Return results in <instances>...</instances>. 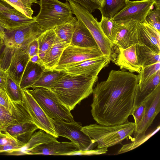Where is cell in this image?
<instances>
[{
    "label": "cell",
    "mask_w": 160,
    "mask_h": 160,
    "mask_svg": "<svg viewBox=\"0 0 160 160\" xmlns=\"http://www.w3.org/2000/svg\"><path fill=\"white\" fill-rule=\"evenodd\" d=\"M138 75L129 72L112 70L107 79L93 89L91 113L99 124L113 125L127 121L134 109Z\"/></svg>",
    "instance_id": "obj_1"
},
{
    "label": "cell",
    "mask_w": 160,
    "mask_h": 160,
    "mask_svg": "<svg viewBox=\"0 0 160 160\" xmlns=\"http://www.w3.org/2000/svg\"><path fill=\"white\" fill-rule=\"evenodd\" d=\"M98 77L72 76L66 74L51 90L71 111L92 93Z\"/></svg>",
    "instance_id": "obj_2"
},
{
    "label": "cell",
    "mask_w": 160,
    "mask_h": 160,
    "mask_svg": "<svg viewBox=\"0 0 160 160\" xmlns=\"http://www.w3.org/2000/svg\"><path fill=\"white\" fill-rule=\"evenodd\" d=\"M135 128L134 122L128 121L113 125L90 124L82 127V131L96 143L98 148H102L121 144L124 139L131 138Z\"/></svg>",
    "instance_id": "obj_3"
},
{
    "label": "cell",
    "mask_w": 160,
    "mask_h": 160,
    "mask_svg": "<svg viewBox=\"0 0 160 160\" xmlns=\"http://www.w3.org/2000/svg\"><path fill=\"white\" fill-rule=\"evenodd\" d=\"M38 4L40 9L35 17L36 21L43 31L65 22L73 16L68 1L39 0Z\"/></svg>",
    "instance_id": "obj_4"
},
{
    "label": "cell",
    "mask_w": 160,
    "mask_h": 160,
    "mask_svg": "<svg viewBox=\"0 0 160 160\" xmlns=\"http://www.w3.org/2000/svg\"><path fill=\"white\" fill-rule=\"evenodd\" d=\"M55 131L58 136L70 140L78 148L81 154L91 155L104 154L103 148L94 150L97 146L96 143L82 131L80 122L74 121L67 122L62 120L52 119Z\"/></svg>",
    "instance_id": "obj_5"
},
{
    "label": "cell",
    "mask_w": 160,
    "mask_h": 160,
    "mask_svg": "<svg viewBox=\"0 0 160 160\" xmlns=\"http://www.w3.org/2000/svg\"><path fill=\"white\" fill-rule=\"evenodd\" d=\"M145 110L142 119L136 126L132 142L124 145L118 151L122 153L138 147L146 137L145 133L160 111V84L144 101Z\"/></svg>",
    "instance_id": "obj_6"
},
{
    "label": "cell",
    "mask_w": 160,
    "mask_h": 160,
    "mask_svg": "<svg viewBox=\"0 0 160 160\" xmlns=\"http://www.w3.org/2000/svg\"><path fill=\"white\" fill-rule=\"evenodd\" d=\"M27 90L50 118L67 122L74 121L71 111L51 90L39 87Z\"/></svg>",
    "instance_id": "obj_7"
},
{
    "label": "cell",
    "mask_w": 160,
    "mask_h": 160,
    "mask_svg": "<svg viewBox=\"0 0 160 160\" xmlns=\"http://www.w3.org/2000/svg\"><path fill=\"white\" fill-rule=\"evenodd\" d=\"M68 1L78 20L88 29L103 54L110 59L112 44L102 32L97 19L78 3L71 0Z\"/></svg>",
    "instance_id": "obj_8"
},
{
    "label": "cell",
    "mask_w": 160,
    "mask_h": 160,
    "mask_svg": "<svg viewBox=\"0 0 160 160\" xmlns=\"http://www.w3.org/2000/svg\"><path fill=\"white\" fill-rule=\"evenodd\" d=\"M43 32L36 22L17 29L5 31L3 45L7 48L23 50Z\"/></svg>",
    "instance_id": "obj_9"
},
{
    "label": "cell",
    "mask_w": 160,
    "mask_h": 160,
    "mask_svg": "<svg viewBox=\"0 0 160 160\" xmlns=\"http://www.w3.org/2000/svg\"><path fill=\"white\" fill-rule=\"evenodd\" d=\"M103 55L98 47L84 48L70 44L63 51L54 70L62 71L77 63Z\"/></svg>",
    "instance_id": "obj_10"
},
{
    "label": "cell",
    "mask_w": 160,
    "mask_h": 160,
    "mask_svg": "<svg viewBox=\"0 0 160 160\" xmlns=\"http://www.w3.org/2000/svg\"><path fill=\"white\" fill-rule=\"evenodd\" d=\"M22 91V101L34 122L39 129L58 138L52 119L47 115L27 89Z\"/></svg>",
    "instance_id": "obj_11"
},
{
    "label": "cell",
    "mask_w": 160,
    "mask_h": 160,
    "mask_svg": "<svg viewBox=\"0 0 160 160\" xmlns=\"http://www.w3.org/2000/svg\"><path fill=\"white\" fill-rule=\"evenodd\" d=\"M154 4V2L150 0H128L125 7L112 19L118 22L133 20L142 23L149 12L153 9Z\"/></svg>",
    "instance_id": "obj_12"
},
{
    "label": "cell",
    "mask_w": 160,
    "mask_h": 160,
    "mask_svg": "<svg viewBox=\"0 0 160 160\" xmlns=\"http://www.w3.org/2000/svg\"><path fill=\"white\" fill-rule=\"evenodd\" d=\"M160 32L145 21L138 22L132 38L134 44L144 45L160 53Z\"/></svg>",
    "instance_id": "obj_13"
},
{
    "label": "cell",
    "mask_w": 160,
    "mask_h": 160,
    "mask_svg": "<svg viewBox=\"0 0 160 160\" xmlns=\"http://www.w3.org/2000/svg\"><path fill=\"white\" fill-rule=\"evenodd\" d=\"M78 147L72 142L52 141L39 145L25 152L24 155H72L80 154Z\"/></svg>",
    "instance_id": "obj_14"
},
{
    "label": "cell",
    "mask_w": 160,
    "mask_h": 160,
    "mask_svg": "<svg viewBox=\"0 0 160 160\" xmlns=\"http://www.w3.org/2000/svg\"><path fill=\"white\" fill-rule=\"evenodd\" d=\"M110 61V58L103 55L77 63L61 71L72 76L96 77Z\"/></svg>",
    "instance_id": "obj_15"
},
{
    "label": "cell",
    "mask_w": 160,
    "mask_h": 160,
    "mask_svg": "<svg viewBox=\"0 0 160 160\" xmlns=\"http://www.w3.org/2000/svg\"><path fill=\"white\" fill-rule=\"evenodd\" d=\"M110 60L121 69L131 73L140 72L141 67L138 63L135 44L126 48H112Z\"/></svg>",
    "instance_id": "obj_16"
},
{
    "label": "cell",
    "mask_w": 160,
    "mask_h": 160,
    "mask_svg": "<svg viewBox=\"0 0 160 160\" xmlns=\"http://www.w3.org/2000/svg\"><path fill=\"white\" fill-rule=\"evenodd\" d=\"M10 49L11 54L6 71L13 81L20 86L23 73L30 58L21 49Z\"/></svg>",
    "instance_id": "obj_17"
},
{
    "label": "cell",
    "mask_w": 160,
    "mask_h": 160,
    "mask_svg": "<svg viewBox=\"0 0 160 160\" xmlns=\"http://www.w3.org/2000/svg\"><path fill=\"white\" fill-rule=\"evenodd\" d=\"M36 22L35 17L29 18L14 8L0 12V25L6 30H15Z\"/></svg>",
    "instance_id": "obj_18"
},
{
    "label": "cell",
    "mask_w": 160,
    "mask_h": 160,
    "mask_svg": "<svg viewBox=\"0 0 160 160\" xmlns=\"http://www.w3.org/2000/svg\"><path fill=\"white\" fill-rule=\"evenodd\" d=\"M115 22L116 25L117 33L112 48H126L134 44L132 35L138 22L133 20Z\"/></svg>",
    "instance_id": "obj_19"
},
{
    "label": "cell",
    "mask_w": 160,
    "mask_h": 160,
    "mask_svg": "<svg viewBox=\"0 0 160 160\" xmlns=\"http://www.w3.org/2000/svg\"><path fill=\"white\" fill-rule=\"evenodd\" d=\"M70 42L63 41L56 36L52 47L42 60L45 70L54 69L63 51Z\"/></svg>",
    "instance_id": "obj_20"
},
{
    "label": "cell",
    "mask_w": 160,
    "mask_h": 160,
    "mask_svg": "<svg viewBox=\"0 0 160 160\" xmlns=\"http://www.w3.org/2000/svg\"><path fill=\"white\" fill-rule=\"evenodd\" d=\"M70 44L84 48L98 47L88 29L83 23L78 21L75 27Z\"/></svg>",
    "instance_id": "obj_21"
},
{
    "label": "cell",
    "mask_w": 160,
    "mask_h": 160,
    "mask_svg": "<svg viewBox=\"0 0 160 160\" xmlns=\"http://www.w3.org/2000/svg\"><path fill=\"white\" fill-rule=\"evenodd\" d=\"M57 141V138L40 129L33 134L29 141L20 148L8 152L7 155H24L25 152L39 145L48 142Z\"/></svg>",
    "instance_id": "obj_22"
},
{
    "label": "cell",
    "mask_w": 160,
    "mask_h": 160,
    "mask_svg": "<svg viewBox=\"0 0 160 160\" xmlns=\"http://www.w3.org/2000/svg\"><path fill=\"white\" fill-rule=\"evenodd\" d=\"M39 129L32 122H27L11 125L7 128L6 132L12 137L26 144L34 132Z\"/></svg>",
    "instance_id": "obj_23"
},
{
    "label": "cell",
    "mask_w": 160,
    "mask_h": 160,
    "mask_svg": "<svg viewBox=\"0 0 160 160\" xmlns=\"http://www.w3.org/2000/svg\"><path fill=\"white\" fill-rule=\"evenodd\" d=\"M45 70L43 65L33 62L29 60L25 69L20 86L22 90L31 88Z\"/></svg>",
    "instance_id": "obj_24"
},
{
    "label": "cell",
    "mask_w": 160,
    "mask_h": 160,
    "mask_svg": "<svg viewBox=\"0 0 160 160\" xmlns=\"http://www.w3.org/2000/svg\"><path fill=\"white\" fill-rule=\"evenodd\" d=\"M160 70L140 88L137 85L135 95V108L143 103L147 98L160 84Z\"/></svg>",
    "instance_id": "obj_25"
},
{
    "label": "cell",
    "mask_w": 160,
    "mask_h": 160,
    "mask_svg": "<svg viewBox=\"0 0 160 160\" xmlns=\"http://www.w3.org/2000/svg\"><path fill=\"white\" fill-rule=\"evenodd\" d=\"M135 45L138 63L141 68L160 62V53L144 45Z\"/></svg>",
    "instance_id": "obj_26"
},
{
    "label": "cell",
    "mask_w": 160,
    "mask_h": 160,
    "mask_svg": "<svg viewBox=\"0 0 160 160\" xmlns=\"http://www.w3.org/2000/svg\"><path fill=\"white\" fill-rule=\"evenodd\" d=\"M66 74L62 71L56 70H45L31 88L39 87L51 90Z\"/></svg>",
    "instance_id": "obj_27"
},
{
    "label": "cell",
    "mask_w": 160,
    "mask_h": 160,
    "mask_svg": "<svg viewBox=\"0 0 160 160\" xmlns=\"http://www.w3.org/2000/svg\"><path fill=\"white\" fill-rule=\"evenodd\" d=\"M128 0H103L98 10L102 16L110 19L126 5Z\"/></svg>",
    "instance_id": "obj_28"
},
{
    "label": "cell",
    "mask_w": 160,
    "mask_h": 160,
    "mask_svg": "<svg viewBox=\"0 0 160 160\" xmlns=\"http://www.w3.org/2000/svg\"><path fill=\"white\" fill-rule=\"evenodd\" d=\"M54 28L44 31L37 38L38 54L42 60L52 47L57 36Z\"/></svg>",
    "instance_id": "obj_29"
},
{
    "label": "cell",
    "mask_w": 160,
    "mask_h": 160,
    "mask_svg": "<svg viewBox=\"0 0 160 160\" xmlns=\"http://www.w3.org/2000/svg\"><path fill=\"white\" fill-rule=\"evenodd\" d=\"M78 22L76 17L72 16L65 22L55 26L54 28L57 36L63 41L71 42Z\"/></svg>",
    "instance_id": "obj_30"
},
{
    "label": "cell",
    "mask_w": 160,
    "mask_h": 160,
    "mask_svg": "<svg viewBox=\"0 0 160 160\" xmlns=\"http://www.w3.org/2000/svg\"><path fill=\"white\" fill-rule=\"evenodd\" d=\"M160 70V62L141 68L138 75L137 86L140 88L149 80L158 71Z\"/></svg>",
    "instance_id": "obj_31"
},
{
    "label": "cell",
    "mask_w": 160,
    "mask_h": 160,
    "mask_svg": "<svg viewBox=\"0 0 160 160\" xmlns=\"http://www.w3.org/2000/svg\"><path fill=\"white\" fill-rule=\"evenodd\" d=\"M99 23L102 32L113 45L117 33V27L115 22L112 19L102 16Z\"/></svg>",
    "instance_id": "obj_32"
},
{
    "label": "cell",
    "mask_w": 160,
    "mask_h": 160,
    "mask_svg": "<svg viewBox=\"0 0 160 160\" xmlns=\"http://www.w3.org/2000/svg\"><path fill=\"white\" fill-rule=\"evenodd\" d=\"M22 90L20 86L8 74L5 88V91L8 96L14 101L23 102Z\"/></svg>",
    "instance_id": "obj_33"
},
{
    "label": "cell",
    "mask_w": 160,
    "mask_h": 160,
    "mask_svg": "<svg viewBox=\"0 0 160 160\" xmlns=\"http://www.w3.org/2000/svg\"><path fill=\"white\" fill-rule=\"evenodd\" d=\"M12 116L0 104V132H5L7 128L11 125L23 123Z\"/></svg>",
    "instance_id": "obj_34"
},
{
    "label": "cell",
    "mask_w": 160,
    "mask_h": 160,
    "mask_svg": "<svg viewBox=\"0 0 160 160\" xmlns=\"http://www.w3.org/2000/svg\"><path fill=\"white\" fill-rule=\"evenodd\" d=\"M145 21L160 32V8L150 10L147 14Z\"/></svg>",
    "instance_id": "obj_35"
},
{
    "label": "cell",
    "mask_w": 160,
    "mask_h": 160,
    "mask_svg": "<svg viewBox=\"0 0 160 160\" xmlns=\"http://www.w3.org/2000/svg\"><path fill=\"white\" fill-rule=\"evenodd\" d=\"M9 4L14 8L18 10L27 17L32 18L33 11L22 3L20 0H2Z\"/></svg>",
    "instance_id": "obj_36"
},
{
    "label": "cell",
    "mask_w": 160,
    "mask_h": 160,
    "mask_svg": "<svg viewBox=\"0 0 160 160\" xmlns=\"http://www.w3.org/2000/svg\"><path fill=\"white\" fill-rule=\"evenodd\" d=\"M17 145L23 147L26 144L10 135L8 132H0V145Z\"/></svg>",
    "instance_id": "obj_37"
},
{
    "label": "cell",
    "mask_w": 160,
    "mask_h": 160,
    "mask_svg": "<svg viewBox=\"0 0 160 160\" xmlns=\"http://www.w3.org/2000/svg\"><path fill=\"white\" fill-rule=\"evenodd\" d=\"M71 0L76 2L84 8L90 13L98 9L100 5L96 0H66V1Z\"/></svg>",
    "instance_id": "obj_38"
},
{
    "label": "cell",
    "mask_w": 160,
    "mask_h": 160,
    "mask_svg": "<svg viewBox=\"0 0 160 160\" xmlns=\"http://www.w3.org/2000/svg\"><path fill=\"white\" fill-rule=\"evenodd\" d=\"M145 108L144 102L135 108L132 115L134 118L135 127L142 120L144 114Z\"/></svg>",
    "instance_id": "obj_39"
},
{
    "label": "cell",
    "mask_w": 160,
    "mask_h": 160,
    "mask_svg": "<svg viewBox=\"0 0 160 160\" xmlns=\"http://www.w3.org/2000/svg\"><path fill=\"white\" fill-rule=\"evenodd\" d=\"M24 51L28 55L30 58L38 54V46L37 39L31 42L27 46Z\"/></svg>",
    "instance_id": "obj_40"
},
{
    "label": "cell",
    "mask_w": 160,
    "mask_h": 160,
    "mask_svg": "<svg viewBox=\"0 0 160 160\" xmlns=\"http://www.w3.org/2000/svg\"><path fill=\"white\" fill-rule=\"evenodd\" d=\"M8 74L6 70L0 69V89L5 91L7 80Z\"/></svg>",
    "instance_id": "obj_41"
},
{
    "label": "cell",
    "mask_w": 160,
    "mask_h": 160,
    "mask_svg": "<svg viewBox=\"0 0 160 160\" xmlns=\"http://www.w3.org/2000/svg\"><path fill=\"white\" fill-rule=\"evenodd\" d=\"M22 147V146L19 145L14 144L0 145V153L2 152L6 153L14 150L19 149Z\"/></svg>",
    "instance_id": "obj_42"
},
{
    "label": "cell",
    "mask_w": 160,
    "mask_h": 160,
    "mask_svg": "<svg viewBox=\"0 0 160 160\" xmlns=\"http://www.w3.org/2000/svg\"><path fill=\"white\" fill-rule=\"evenodd\" d=\"M13 8L6 2L2 0H0V12Z\"/></svg>",
    "instance_id": "obj_43"
},
{
    "label": "cell",
    "mask_w": 160,
    "mask_h": 160,
    "mask_svg": "<svg viewBox=\"0 0 160 160\" xmlns=\"http://www.w3.org/2000/svg\"><path fill=\"white\" fill-rule=\"evenodd\" d=\"M23 5L27 8L31 9V6L33 3L39 4L37 0H20Z\"/></svg>",
    "instance_id": "obj_44"
},
{
    "label": "cell",
    "mask_w": 160,
    "mask_h": 160,
    "mask_svg": "<svg viewBox=\"0 0 160 160\" xmlns=\"http://www.w3.org/2000/svg\"><path fill=\"white\" fill-rule=\"evenodd\" d=\"M29 60L33 62L44 66L42 60L40 59L38 54H36L30 58Z\"/></svg>",
    "instance_id": "obj_45"
},
{
    "label": "cell",
    "mask_w": 160,
    "mask_h": 160,
    "mask_svg": "<svg viewBox=\"0 0 160 160\" xmlns=\"http://www.w3.org/2000/svg\"><path fill=\"white\" fill-rule=\"evenodd\" d=\"M5 29L0 25V36L2 39L3 42L5 35Z\"/></svg>",
    "instance_id": "obj_46"
},
{
    "label": "cell",
    "mask_w": 160,
    "mask_h": 160,
    "mask_svg": "<svg viewBox=\"0 0 160 160\" xmlns=\"http://www.w3.org/2000/svg\"><path fill=\"white\" fill-rule=\"evenodd\" d=\"M153 1L156 8H160V0H150Z\"/></svg>",
    "instance_id": "obj_47"
},
{
    "label": "cell",
    "mask_w": 160,
    "mask_h": 160,
    "mask_svg": "<svg viewBox=\"0 0 160 160\" xmlns=\"http://www.w3.org/2000/svg\"><path fill=\"white\" fill-rule=\"evenodd\" d=\"M3 45V42L0 36V51Z\"/></svg>",
    "instance_id": "obj_48"
},
{
    "label": "cell",
    "mask_w": 160,
    "mask_h": 160,
    "mask_svg": "<svg viewBox=\"0 0 160 160\" xmlns=\"http://www.w3.org/2000/svg\"><path fill=\"white\" fill-rule=\"evenodd\" d=\"M98 2L100 6L102 4L103 0H96Z\"/></svg>",
    "instance_id": "obj_49"
},
{
    "label": "cell",
    "mask_w": 160,
    "mask_h": 160,
    "mask_svg": "<svg viewBox=\"0 0 160 160\" xmlns=\"http://www.w3.org/2000/svg\"><path fill=\"white\" fill-rule=\"evenodd\" d=\"M2 69V62L1 59L0 58V69Z\"/></svg>",
    "instance_id": "obj_50"
}]
</instances>
